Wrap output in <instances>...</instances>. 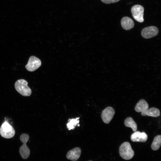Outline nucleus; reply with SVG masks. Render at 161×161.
Wrapping results in <instances>:
<instances>
[{
  "label": "nucleus",
  "instance_id": "18",
  "mask_svg": "<svg viewBox=\"0 0 161 161\" xmlns=\"http://www.w3.org/2000/svg\"><path fill=\"white\" fill-rule=\"evenodd\" d=\"M91 161V160H90V161Z\"/></svg>",
  "mask_w": 161,
  "mask_h": 161
},
{
  "label": "nucleus",
  "instance_id": "10",
  "mask_svg": "<svg viewBox=\"0 0 161 161\" xmlns=\"http://www.w3.org/2000/svg\"><path fill=\"white\" fill-rule=\"evenodd\" d=\"M81 150L79 147H76L69 151L67 153L66 157L67 159L72 161H76L80 157Z\"/></svg>",
  "mask_w": 161,
  "mask_h": 161
},
{
  "label": "nucleus",
  "instance_id": "14",
  "mask_svg": "<svg viewBox=\"0 0 161 161\" xmlns=\"http://www.w3.org/2000/svg\"><path fill=\"white\" fill-rule=\"evenodd\" d=\"M124 124L126 126L131 128L134 132L137 130V124L131 117H127L125 119Z\"/></svg>",
  "mask_w": 161,
  "mask_h": 161
},
{
  "label": "nucleus",
  "instance_id": "2",
  "mask_svg": "<svg viewBox=\"0 0 161 161\" xmlns=\"http://www.w3.org/2000/svg\"><path fill=\"white\" fill-rule=\"evenodd\" d=\"M119 153L120 156L126 160L131 159L134 155V151L130 144L128 142H124L121 145L119 148Z\"/></svg>",
  "mask_w": 161,
  "mask_h": 161
},
{
  "label": "nucleus",
  "instance_id": "13",
  "mask_svg": "<svg viewBox=\"0 0 161 161\" xmlns=\"http://www.w3.org/2000/svg\"><path fill=\"white\" fill-rule=\"evenodd\" d=\"M141 114L143 116H148L153 117H157L160 115V112L159 109L152 107L141 112Z\"/></svg>",
  "mask_w": 161,
  "mask_h": 161
},
{
  "label": "nucleus",
  "instance_id": "8",
  "mask_svg": "<svg viewBox=\"0 0 161 161\" xmlns=\"http://www.w3.org/2000/svg\"><path fill=\"white\" fill-rule=\"evenodd\" d=\"M159 32L158 28L154 26L147 27L141 31L142 36L145 38H149L157 35Z\"/></svg>",
  "mask_w": 161,
  "mask_h": 161
},
{
  "label": "nucleus",
  "instance_id": "4",
  "mask_svg": "<svg viewBox=\"0 0 161 161\" xmlns=\"http://www.w3.org/2000/svg\"><path fill=\"white\" fill-rule=\"evenodd\" d=\"M29 139V136L27 134H22L20 136V140L23 144L20 147L19 151L22 158L24 159L27 158L30 154V150L26 145Z\"/></svg>",
  "mask_w": 161,
  "mask_h": 161
},
{
  "label": "nucleus",
  "instance_id": "7",
  "mask_svg": "<svg viewBox=\"0 0 161 161\" xmlns=\"http://www.w3.org/2000/svg\"><path fill=\"white\" fill-rule=\"evenodd\" d=\"M114 109L111 107H108L104 109L101 117L103 122L106 124L109 123L113 118L115 114Z\"/></svg>",
  "mask_w": 161,
  "mask_h": 161
},
{
  "label": "nucleus",
  "instance_id": "5",
  "mask_svg": "<svg viewBox=\"0 0 161 161\" xmlns=\"http://www.w3.org/2000/svg\"><path fill=\"white\" fill-rule=\"evenodd\" d=\"M131 11L134 18L137 21L142 23L144 21V8L140 5H135L133 6Z\"/></svg>",
  "mask_w": 161,
  "mask_h": 161
},
{
  "label": "nucleus",
  "instance_id": "9",
  "mask_svg": "<svg viewBox=\"0 0 161 161\" xmlns=\"http://www.w3.org/2000/svg\"><path fill=\"white\" fill-rule=\"evenodd\" d=\"M148 136L144 132L135 131L131 135V138L133 142H145L147 140Z\"/></svg>",
  "mask_w": 161,
  "mask_h": 161
},
{
  "label": "nucleus",
  "instance_id": "17",
  "mask_svg": "<svg viewBox=\"0 0 161 161\" xmlns=\"http://www.w3.org/2000/svg\"><path fill=\"white\" fill-rule=\"evenodd\" d=\"M103 3L109 4L110 3H114L118 2L120 0H101Z\"/></svg>",
  "mask_w": 161,
  "mask_h": 161
},
{
  "label": "nucleus",
  "instance_id": "11",
  "mask_svg": "<svg viewBox=\"0 0 161 161\" xmlns=\"http://www.w3.org/2000/svg\"><path fill=\"white\" fill-rule=\"evenodd\" d=\"M121 24L122 28L126 30L131 29L134 27V25L133 20L127 16L124 17L122 19Z\"/></svg>",
  "mask_w": 161,
  "mask_h": 161
},
{
  "label": "nucleus",
  "instance_id": "15",
  "mask_svg": "<svg viewBox=\"0 0 161 161\" xmlns=\"http://www.w3.org/2000/svg\"><path fill=\"white\" fill-rule=\"evenodd\" d=\"M79 117H78L75 118L69 119L68 122L66 124L67 127L68 129L69 130L73 129L76 126H79Z\"/></svg>",
  "mask_w": 161,
  "mask_h": 161
},
{
  "label": "nucleus",
  "instance_id": "12",
  "mask_svg": "<svg viewBox=\"0 0 161 161\" xmlns=\"http://www.w3.org/2000/svg\"><path fill=\"white\" fill-rule=\"evenodd\" d=\"M148 106V104L145 100L141 99L136 105L135 110L137 112H142L147 110Z\"/></svg>",
  "mask_w": 161,
  "mask_h": 161
},
{
  "label": "nucleus",
  "instance_id": "3",
  "mask_svg": "<svg viewBox=\"0 0 161 161\" xmlns=\"http://www.w3.org/2000/svg\"><path fill=\"white\" fill-rule=\"evenodd\" d=\"M15 131L13 126L7 121L1 125L0 128V134L4 138L9 139L13 137Z\"/></svg>",
  "mask_w": 161,
  "mask_h": 161
},
{
  "label": "nucleus",
  "instance_id": "1",
  "mask_svg": "<svg viewBox=\"0 0 161 161\" xmlns=\"http://www.w3.org/2000/svg\"><path fill=\"white\" fill-rule=\"evenodd\" d=\"M15 87L16 91L23 96H29L31 94L32 91L28 86V82L24 79L17 80L15 83Z\"/></svg>",
  "mask_w": 161,
  "mask_h": 161
},
{
  "label": "nucleus",
  "instance_id": "16",
  "mask_svg": "<svg viewBox=\"0 0 161 161\" xmlns=\"http://www.w3.org/2000/svg\"><path fill=\"white\" fill-rule=\"evenodd\" d=\"M161 144V136L158 135L156 136L154 138L151 145L152 149L156 151L160 148Z\"/></svg>",
  "mask_w": 161,
  "mask_h": 161
},
{
  "label": "nucleus",
  "instance_id": "6",
  "mask_svg": "<svg viewBox=\"0 0 161 161\" xmlns=\"http://www.w3.org/2000/svg\"><path fill=\"white\" fill-rule=\"evenodd\" d=\"M41 64V61L39 59L35 56H32L29 58L25 68L28 71L32 72L39 68Z\"/></svg>",
  "mask_w": 161,
  "mask_h": 161
}]
</instances>
